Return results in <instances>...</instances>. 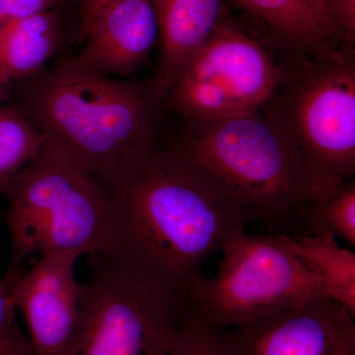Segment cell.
<instances>
[{"instance_id":"obj_1","label":"cell","mask_w":355,"mask_h":355,"mask_svg":"<svg viewBox=\"0 0 355 355\" xmlns=\"http://www.w3.org/2000/svg\"><path fill=\"white\" fill-rule=\"evenodd\" d=\"M95 179L113 210L114 254L186 300L203 261L248 224L159 139Z\"/></svg>"},{"instance_id":"obj_2","label":"cell","mask_w":355,"mask_h":355,"mask_svg":"<svg viewBox=\"0 0 355 355\" xmlns=\"http://www.w3.org/2000/svg\"><path fill=\"white\" fill-rule=\"evenodd\" d=\"M170 153L248 223L294 237L315 205L304 163L291 139L261 110L184 120ZM300 236V237H301Z\"/></svg>"},{"instance_id":"obj_3","label":"cell","mask_w":355,"mask_h":355,"mask_svg":"<svg viewBox=\"0 0 355 355\" xmlns=\"http://www.w3.org/2000/svg\"><path fill=\"white\" fill-rule=\"evenodd\" d=\"M26 80L13 105L90 176L159 139L160 102L150 84L103 76L76 57Z\"/></svg>"},{"instance_id":"obj_4","label":"cell","mask_w":355,"mask_h":355,"mask_svg":"<svg viewBox=\"0 0 355 355\" xmlns=\"http://www.w3.org/2000/svg\"><path fill=\"white\" fill-rule=\"evenodd\" d=\"M0 191L8 200L6 223L12 241L10 263L2 282L25 270L33 256L118 251L106 193L53 139L48 137L30 165L0 187Z\"/></svg>"},{"instance_id":"obj_5","label":"cell","mask_w":355,"mask_h":355,"mask_svg":"<svg viewBox=\"0 0 355 355\" xmlns=\"http://www.w3.org/2000/svg\"><path fill=\"white\" fill-rule=\"evenodd\" d=\"M293 60L261 110L297 149L319 203L355 174L354 46H324Z\"/></svg>"},{"instance_id":"obj_6","label":"cell","mask_w":355,"mask_h":355,"mask_svg":"<svg viewBox=\"0 0 355 355\" xmlns=\"http://www.w3.org/2000/svg\"><path fill=\"white\" fill-rule=\"evenodd\" d=\"M221 251L216 275H198L186 292L191 312L214 328H238L324 296L321 275L275 234L244 231Z\"/></svg>"},{"instance_id":"obj_7","label":"cell","mask_w":355,"mask_h":355,"mask_svg":"<svg viewBox=\"0 0 355 355\" xmlns=\"http://www.w3.org/2000/svg\"><path fill=\"white\" fill-rule=\"evenodd\" d=\"M80 284L83 329L70 355H168L190 313L186 299L146 279L116 254H90Z\"/></svg>"},{"instance_id":"obj_8","label":"cell","mask_w":355,"mask_h":355,"mask_svg":"<svg viewBox=\"0 0 355 355\" xmlns=\"http://www.w3.org/2000/svg\"><path fill=\"white\" fill-rule=\"evenodd\" d=\"M286 67L263 44L222 20L189 60L165 101L184 120L259 111L277 92Z\"/></svg>"},{"instance_id":"obj_9","label":"cell","mask_w":355,"mask_h":355,"mask_svg":"<svg viewBox=\"0 0 355 355\" xmlns=\"http://www.w3.org/2000/svg\"><path fill=\"white\" fill-rule=\"evenodd\" d=\"M80 254L71 252L40 257L29 270L1 282L25 318L33 355H70L83 329L80 284L74 266Z\"/></svg>"},{"instance_id":"obj_10","label":"cell","mask_w":355,"mask_h":355,"mask_svg":"<svg viewBox=\"0 0 355 355\" xmlns=\"http://www.w3.org/2000/svg\"><path fill=\"white\" fill-rule=\"evenodd\" d=\"M343 306L323 296L220 330L228 355H355V321Z\"/></svg>"},{"instance_id":"obj_11","label":"cell","mask_w":355,"mask_h":355,"mask_svg":"<svg viewBox=\"0 0 355 355\" xmlns=\"http://www.w3.org/2000/svg\"><path fill=\"white\" fill-rule=\"evenodd\" d=\"M79 38V62L103 76H132L158 38L153 0H113Z\"/></svg>"},{"instance_id":"obj_12","label":"cell","mask_w":355,"mask_h":355,"mask_svg":"<svg viewBox=\"0 0 355 355\" xmlns=\"http://www.w3.org/2000/svg\"><path fill=\"white\" fill-rule=\"evenodd\" d=\"M160 55L150 86L165 101L189 60L223 20V0H153Z\"/></svg>"},{"instance_id":"obj_13","label":"cell","mask_w":355,"mask_h":355,"mask_svg":"<svg viewBox=\"0 0 355 355\" xmlns=\"http://www.w3.org/2000/svg\"><path fill=\"white\" fill-rule=\"evenodd\" d=\"M261 21L273 40L292 58L305 57L324 46L347 44L338 36L326 0H233Z\"/></svg>"},{"instance_id":"obj_14","label":"cell","mask_w":355,"mask_h":355,"mask_svg":"<svg viewBox=\"0 0 355 355\" xmlns=\"http://www.w3.org/2000/svg\"><path fill=\"white\" fill-rule=\"evenodd\" d=\"M62 35L55 9L0 27V77L13 83L39 74L57 53Z\"/></svg>"},{"instance_id":"obj_15","label":"cell","mask_w":355,"mask_h":355,"mask_svg":"<svg viewBox=\"0 0 355 355\" xmlns=\"http://www.w3.org/2000/svg\"><path fill=\"white\" fill-rule=\"evenodd\" d=\"M292 254L323 279L324 295L343 306L355 317V254L340 247L333 234L293 238L275 234Z\"/></svg>"},{"instance_id":"obj_16","label":"cell","mask_w":355,"mask_h":355,"mask_svg":"<svg viewBox=\"0 0 355 355\" xmlns=\"http://www.w3.org/2000/svg\"><path fill=\"white\" fill-rule=\"evenodd\" d=\"M46 139L15 105L0 109V187L24 171Z\"/></svg>"},{"instance_id":"obj_17","label":"cell","mask_w":355,"mask_h":355,"mask_svg":"<svg viewBox=\"0 0 355 355\" xmlns=\"http://www.w3.org/2000/svg\"><path fill=\"white\" fill-rule=\"evenodd\" d=\"M333 234L355 245V182L340 184L324 202L315 203L303 220L302 236Z\"/></svg>"},{"instance_id":"obj_18","label":"cell","mask_w":355,"mask_h":355,"mask_svg":"<svg viewBox=\"0 0 355 355\" xmlns=\"http://www.w3.org/2000/svg\"><path fill=\"white\" fill-rule=\"evenodd\" d=\"M168 355H228L221 331L195 313H189Z\"/></svg>"},{"instance_id":"obj_19","label":"cell","mask_w":355,"mask_h":355,"mask_svg":"<svg viewBox=\"0 0 355 355\" xmlns=\"http://www.w3.org/2000/svg\"><path fill=\"white\" fill-rule=\"evenodd\" d=\"M67 0H0V27L30 16L53 10Z\"/></svg>"},{"instance_id":"obj_20","label":"cell","mask_w":355,"mask_h":355,"mask_svg":"<svg viewBox=\"0 0 355 355\" xmlns=\"http://www.w3.org/2000/svg\"><path fill=\"white\" fill-rule=\"evenodd\" d=\"M326 6L331 24L343 43L354 46L355 0H326Z\"/></svg>"},{"instance_id":"obj_21","label":"cell","mask_w":355,"mask_h":355,"mask_svg":"<svg viewBox=\"0 0 355 355\" xmlns=\"http://www.w3.org/2000/svg\"><path fill=\"white\" fill-rule=\"evenodd\" d=\"M0 355H33L29 338L16 323L0 338Z\"/></svg>"},{"instance_id":"obj_22","label":"cell","mask_w":355,"mask_h":355,"mask_svg":"<svg viewBox=\"0 0 355 355\" xmlns=\"http://www.w3.org/2000/svg\"><path fill=\"white\" fill-rule=\"evenodd\" d=\"M113 0H80V28H79V37L85 32L88 26L97 17Z\"/></svg>"},{"instance_id":"obj_23","label":"cell","mask_w":355,"mask_h":355,"mask_svg":"<svg viewBox=\"0 0 355 355\" xmlns=\"http://www.w3.org/2000/svg\"><path fill=\"white\" fill-rule=\"evenodd\" d=\"M16 307L7 292L0 289V338L15 324Z\"/></svg>"},{"instance_id":"obj_24","label":"cell","mask_w":355,"mask_h":355,"mask_svg":"<svg viewBox=\"0 0 355 355\" xmlns=\"http://www.w3.org/2000/svg\"><path fill=\"white\" fill-rule=\"evenodd\" d=\"M11 86H12V83H8L0 77V109L6 105V102L10 96Z\"/></svg>"}]
</instances>
